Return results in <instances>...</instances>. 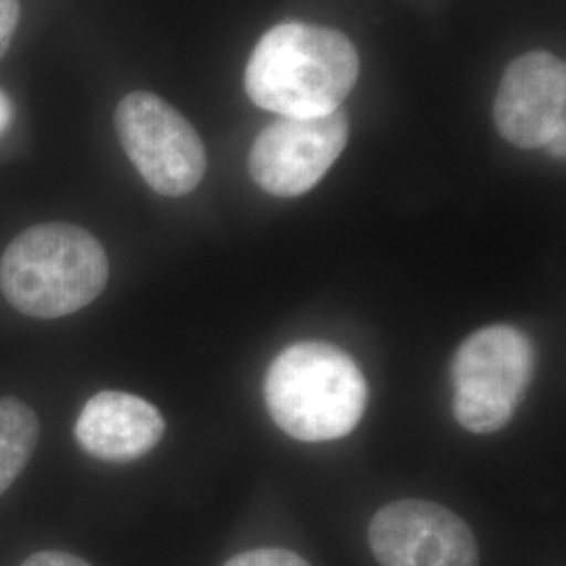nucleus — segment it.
Segmentation results:
<instances>
[{
  "mask_svg": "<svg viewBox=\"0 0 566 566\" xmlns=\"http://www.w3.org/2000/svg\"><path fill=\"white\" fill-rule=\"evenodd\" d=\"M369 547L380 566H479V546L464 521L441 504L399 500L369 523Z\"/></svg>",
  "mask_w": 566,
  "mask_h": 566,
  "instance_id": "nucleus-7",
  "label": "nucleus"
},
{
  "mask_svg": "<svg viewBox=\"0 0 566 566\" xmlns=\"http://www.w3.org/2000/svg\"><path fill=\"white\" fill-rule=\"evenodd\" d=\"M533 365V344L518 327L489 325L468 336L451 369L458 424L474 434L502 430L525 397Z\"/></svg>",
  "mask_w": 566,
  "mask_h": 566,
  "instance_id": "nucleus-4",
  "label": "nucleus"
},
{
  "mask_svg": "<svg viewBox=\"0 0 566 566\" xmlns=\"http://www.w3.org/2000/svg\"><path fill=\"white\" fill-rule=\"evenodd\" d=\"M107 280L109 261L102 242L78 224H34L0 259L2 296L36 319L81 311L102 294Z\"/></svg>",
  "mask_w": 566,
  "mask_h": 566,
  "instance_id": "nucleus-2",
  "label": "nucleus"
},
{
  "mask_svg": "<svg viewBox=\"0 0 566 566\" xmlns=\"http://www.w3.org/2000/svg\"><path fill=\"white\" fill-rule=\"evenodd\" d=\"M493 122L518 149L546 147L566 133V65L547 51H531L512 61L502 76Z\"/></svg>",
  "mask_w": 566,
  "mask_h": 566,
  "instance_id": "nucleus-8",
  "label": "nucleus"
},
{
  "mask_svg": "<svg viewBox=\"0 0 566 566\" xmlns=\"http://www.w3.org/2000/svg\"><path fill=\"white\" fill-rule=\"evenodd\" d=\"M116 130L128 160L160 196L182 198L206 175V147L191 122L154 93L126 95L116 109Z\"/></svg>",
  "mask_w": 566,
  "mask_h": 566,
  "instance_id": "nucleus-5",
  "label": "nucleus"
},
{
  "mask_svg": "<svg viewBox=\"0 0 566 566\" xmlns=\"http://www.w3.org/2000/svg\"><path fill=\"white\" fill-rule=\"evenodd\" d=\"M565 139L566 133H560V135H556L552 142L547 143L546 147L554 158H560V160L565 158Z\"/></svg>",
  "mask_w": 566,
  "mask_h": 566,
  "instance_id": "nucleus-15",
  "label": "nucleus"
},
{
  "mask_svg": "<svg viewBox=\"0 0 566 566\" xmlns=\"http://www.w3.org/2000/svg\"><path fill=\"white\" fill-rule=\"evenodd\" d=\"M273 422L304 443L336 441L364 418L367 382L355 359L327 343H296L275 357L264 378Z\"/></svg>",
  "mask_w": 566,
  "mask_h": 566,
  "instance_id": "nucleus-3",
  "label": "nucleus"
},
{
  "mask_svg": "<svg viewBox=\"0 0 566 566\" xmlns=\"http://www.w3.org/2000/svg\"><path fill=\"white\" fill-rule=\"evenodd\" d=\"M15 116V109H13V103L9 99V95L0 88V137L7 133V128L11 126Z\"/></svg>",
  "mask_w": 566,
  "mask_h": 566,
  "instance_id": "nucleus-14",
  "label": "nucleus"
},
{
  "mask_svg": "<svg viewBox=\"0 0 566 566\" xmlns=\"http://www.w3.org/2000/svg\"><path fill=\"white\" fill-rule=\"evenodd\" d=\"M223 566H311L296 552L282 547H259L233 556Z\"/></svg>",
  "mask_w": 566,
  "mask_h": 566,
  "instance_id": "nucleus-11",
  "label": "nucleus"
},
{
  "mask_svg": "<svg viewBox=\"0 0 566 566\" xmlns=\"http://www.w3.org/2000/svg\"><path fill=\"white\" fill-rule=\"evenodd\" d=\"M39 418L15 397L0 399V495L18 481L39 443Z\"/></svg>",
  "mask_w": 566,
  "mask_h": 566,
  "instance_id": "nucleus-10",
  "label": "nucleus"
},
{
  "mask_svg": "<svg viewBox=\"0 0 566 566\" xmlns=\"http://www.w3.org/2000/svg\"><path fill=\"white\" fill-rule=\"evenodd\" d=\"M20 25V0H0V60L15 36Z\"/></svg>",
  "mask_w": 566,
  "mask_h": 566,
  "instance_id": "nucleus-12",
  "label": "nucleus"
},
{
  "mask_svg": "<svg viewBox=\"0 0 566 566\" xmlns=\"http://www.w3.org/2000/svg\"><path fill=\"white\" fill-rule=\"evenodd\" d=\"M359 78V53L343 32L290 21L254 46L243 86L250 102L290 118L325 116L343 107Z\"/></svg>",
  "mask_w": 566,
  "mask_h": 566,
  "instance_id": "nucleus-1",
  "label": "nucleus"
},
{
  "mask_svg": "<svg viewBox=\"0 0 566 566\" xmlns=\"http://www.w3.org/2000/svg\"><path fill=\"white\" fill-rule=\"evenodd\" d=\"M166 422L156 405L122 390H103L82 407L74 428L78 446L102 462L126 464L163 441Z\"/></svg>",
  "mask_w": 566,
  "mask_h": 566,
  "instance_id": "nucleus-9",
  "label": "nucleus"
},
{
  "mask_svg": "<svg viewBox=\"0 0 566 566\" xmlns=\"http://www.w3.org/2000/svg\"><path fill=\"white\" fill-rule=\"evenodd\" d=\"M21 566H91L86 560H82L74 554H67V552H57V549H51V552H39V554H32L30 558L23 560Z\"/></svg>",
  "mask_w": 566,
  "mask_h": 566,
  "instance_id": "nucleus-13",
  "label": "nucleus"
},
{
  "mask_svg": "<svg viewBox=\"0 0 566 566\" xmlns=\"http://www.w3.org/2000/svg\"><path fill=\"white\" fill-rule=\"evenodd\" d=\"M348 143L343 107L313 118L280 116L252 143L248 168L275 198H298L324 179Z\"/></svg>",
  "mask_w": 566,
  "mask_h": 566,
  "instance_id": "nucleus-6",
  "label": "nucleus"
}]
</instances>
